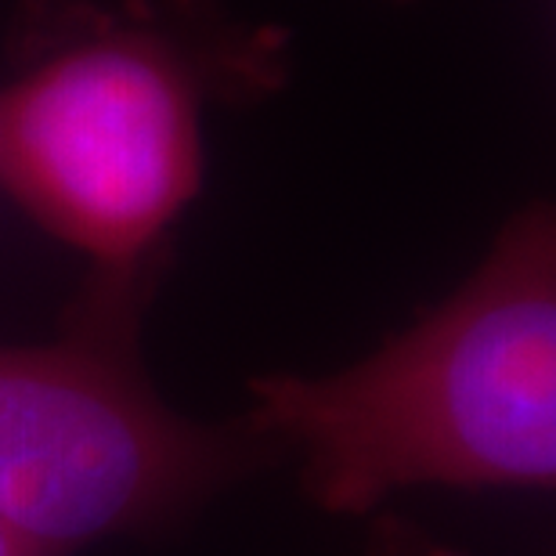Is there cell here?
<instances>
[{"label":"cell","instance_id":"1","mask_svg":"<svg viewBox=\"0 0 556 556\" xmlns=\"http://www.w3.org/2000/svg\"><path fill=\"white\" fill-rule=\"evenodd\" d=\"M282 33L210 0H22L0 80V188L87 261L160 289L203 192L206 113L286 80Z\"/></svg>","mask_w":556,"mask_h":556},{"label":"cell","instance_id":"4","mask_svg":"<svg viewBox=\"0 0 556 556\" xmlns=\"http://www.w3.org/2000/svg\"><path fill=\"white\" fill-rule=\"evenodd\" d=\"M358 556H470L402 514H372Z\"/></svg>","mask_w":556,"mask_h":556},{"label":"cell","instance_id":"5","mask_svg":"<svg viewBox=\"0 0 556 556\" xmlns=\"http://www.w3.org/2000/svg\"><path fill=\"white\" fill-rule=\"evenodd\" d=\"M0 556H43L29 539H22L15 528H8L0 520Z\"/></svg>","mask_w":556,"mask_h":556},{"label":"cell","instance_id":"3","mask_svg":"<svg viewBox=\"0 0 556 556\" xmlns=\"http://www.w3.org/2000/svg\"><path fill=\"white\" fill-rule=\"evenodd\" d=\"M160 289L84 278L59 337L0 348V520L43 556L185 528L289 452L247 416L177 413L141 358Z\"/></svg>","mask_w":556,"mask_h":556},{"label":"cell","instance_id":"2","mask_svg":"<svg viewBox=\"0 0 556 556\" xmlns=\"http://www.w3.org/2000/svg\"><path fill=\"white\" fill-rule=\"evenodd\" d=\"M247 416L296 463L332 517H372L394 492L553 488L556 214L528 203L481 264L372 354L329 376L268 372Z\"/></svg>","mask_w":556,"mask_h":556}]
</instances>
